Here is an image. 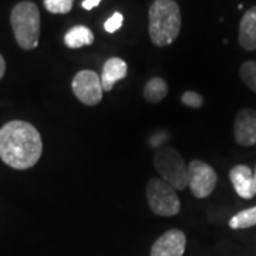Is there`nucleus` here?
<instances>
[{
  "instance_id": "1",
  "label": "nucleus",
  "mask_w": 256,
  "mask_h": 256,
  "mask_svg": "<svg viewBox=\"0 0 256 256\" xmlns=\"http://www.w3.org/2000/svg\"><path fill=\"white\" fill-rule=\"evenodd\" d=\"M43 152L42 136L28 121L13 120L0 128V158L14 170H28Z\"/></svg>"
},
{
  "instance_id": "2",
  "label": "nucleus",
  "mask_w": 256,
  "mask_h": 256,
  "mask_svg": "<svg viewBox=\"0 0 256 256\" xmlns=\"http://www.w3.org/2000/svg\"><path fill=\"white\" fill-rule=\"evenodd\" d=\"M181 12L175 0H156L150 8V37L158 47L172 44L181 32Z\"/></svg>"
},
{
  "instance_id": "3",
  "label": "nucleus",
  "mask_w": 256,
  "mask_h": 256,
  "mask_svg": "<svg viewBox=\"0 0 256 256\" xmlns=\"http://www.w3.org/2000/svg\"><path fill=\"white\" fill-rule=\"evenodd\" d=\"M10 24L18 44L23 50H34L40 38V12L33 2H20L10 14Z\"/></svg>"
},
{
  "instance_id": "4",
  "label": "nucleus",
  "mask_w": 256,
  "mask_h": 256,
  "mask_svg": "<svg viewBox=\"0 0 256 256\" xmlns=\"http://www.w3.org/2000/svg\"><path fill=\"white\" fill-rule=\"evenodd\" d=\"M154 166L161 180L170 184L175 191H184L188 186V165L174 148L158 150L154 156Z\"/></svg>"
},
{
  "instance_id": "5",
  "label": "nucleus",
  "mask_w": 256,
  "mask_h": 256,
  "mask_svg": "<svg viewBox=\"0 0 256 256\" xmlns=\"http://www.w3.org/2000/svg\"><path fill=\"white\" fill-rule=\"evenodd\" d=\"M146 201L158 216H174L181 210V202L174 188L161 178H151L146 184Z\"/></svg>"
},
{
  "instance_id": "6",
  "label": "nucleus",
  "mask_w": 256,
  "mask_h": 256,
  "mask_svg": "<svg viewBox=\"0 0 256 256\" xmlns=\"http://www.w3.org/2000/svg\"><path fill=\"white\" fill-rule=\"evenodd\" d=\"M216 172L210 164L194 160L188 165V186L195 198H206L216 186Z\"/></svg>"
},
{
  "instance_id": "7",
  "label": "nucleus",
  "mask_w": 256,
  "mask_h": 256,
  "mask_svg": "<svg viewBox=\"0 0 256 256\" xmlns=\"http://www.w3.org/2000/svg\"><path fill=\"white\" fill-rule=\"evenodd\" d=\"M74 96L86 106H97L102 100V86L98 74L92 70H82L74 76L72 82Z\"/></svg>"
},
{
  "instance_id": "8",
  "label": "nucleus",
  "mask_w": 256,
  "mask_h": 256,
  "mask_svg": "<svg viewBox=\"0 0 256 256\" xmlns=\"http://www.w3.org/2000/svg\"><path fill=\"white\" fill-rule=\"evenodd\" d=\"M185 246V234L180 229H170L154 242L151 256H184Z\"/></svg>"
},
{
  "instance_id": "9",
  "label": "nucleus",
  "mask_w": 256,
  "mask_h": 256,
  "mask_svg": "<svg viewBox=\"0 0 256 256\" xmlns=\"http://www.w3.org/2000/svg\"><path fill=\"white\" fill-rule=\"evenodd\" d=\"M234 136L239 146H252L256 144V110L244 108L238 112L234 124Z\"/></svg>"
},
{
  "instance_id": "10",
  "label": "nucleus",
  "mask_w": 256,
  "mask_h": 256,
  "mask_svg": "<svg viewBox=\"0 0 256 256\" xmlns=\"http://www.w3.org/2000/svg\"><path fill=\"white\" fill-rule=\"evenodd\" d=\"M230 182L234 185V190L236 191L240 198L252 200L256 196L255 182H254V171L246 165H236L229 172Z\"/></svg>"
},
{
  "instance_id": "11",
  "label": "nucleus",
  "mask_w": 256,
  "mask_h": 256,
  "mask_svg": "<svg viewBox=\"0 0 256 256\" xmlns=\"http://www.w3.org/2000/svg\"><path fill=\"white\" fill-rule=\"evenodd\" d=\"M127 63L120 57H111L102 66L101 86L104 92H111L112 87L122 78L127 77Z\"/></svg>"
},
{
  "instance_id": "12",
  "label": "nucleus",
  "mask_w": 256,
  "mask_h": 256,
  "mask_svg": "<svg viewBox=\"0 0 256 256\" xmlns=\"http://www.w3.org/2000/svg\"><path fill=\"white\" fill-rule=\"evenodd\" d=\"M239 44L245 50H256V6L250 8L239 23Z\"/></svg>"
},
{
  "instance_id": "13",
  "label": "nucleus",
  "mask_w": 256,
  "mask_h": 256,
  "mask_svg": "<svg viewBox=\"0 0 256 256\" xmlns=\"http://www.w3.org/2000/svg\"><path fill=\"white\" fill-rule=\"evenodd\" d=\"M94 42V34L86 26H74L64 36V43L68 48H80L84 46H90Z\"/></svg>"
},
{
  "instance_id": "14",
  "label": "nucleus",
  "mask_w": 256,
  "mask_h": 256,
  "mask_svg": "<svg viewBox=\"0 0 256 256\" xmlns=\"http://www.w3.org/2000/svg\"><path fill=\"white\" fill-rule=\"evenodd\" d=\"M168 94V86L166 82L161 77H154L150 82H146L144 87V98L151 104H156L162 101Z\"/></svg>"
},
{
  "instance_id": "15",
  "label": "nucleus",
  "mask_w": 256,
  "mask_h": 256,
  "mask_svg": "<svg viewBox=\"0 0 256 256\" xmlns=\"http://www.w3.org/2000/svg\"><path fill=\"white\" fill-rule=\"evenodd\" d=\"M229 226L232 229H245L256 226V205L234 215L229 220Z\"/></svg>"
},
{
  "instance_id": "16",
  "label": "nucleus",
  "mask_w": 256,
  "mask_h": 256,
  "mask_svg": "<svg viewBox=\"0 0 256 256\" xmlns=\"http://www.w3.org/2000/svg\"><path fill=\"white\" fill-rule=\"evenodd\" d=\"M239 74H240L242 82H245L252 92H256V62H246L242 64Z\"/></svg>"
},
{
  "instance_id": "17",
  "label": "nucleus",
  "mask_w": 256,
  "mask_h": 256,
  "mask_svg": "<svg viewBox=\"0 0 256 256\" xmlns=\"http://www.w3.org/2000/svg\"><path fill=\"white\" fill-rule=\"evenodd\" d=\"M47 12L53 14H66L73 9L74 0H43Z\"/></svg>"
},
{
  "instance_id": "18",
  "label": "nucleus",
  "mask_w": 256,
  "mask_h": 256,
  "mask_svg": "<svg viewBox=\"0 0 256 256\" xmlns=\"http://www.w3.org/2000/svg\"><path fill=\"white\" fill-rule=\"evenodd\" d=\"M181 101H182V104H185L186 107H191V108H201L202 104H204V98H202L201 94L195 92H184Z\"/></svg>"
},
{
  "instance_id": "19",
  "label": "nucleus",
  "mask_w": 256,
  "mask_h": 256,
  "mask_svg": "<svg viewBox=\"0 0 256 256\" xmlns=\"http://www.w3.org/2000/svg\"><path fill=\"white\" fill-rule=\"evenodd\" d=\"M122 22H124V18H122V14L118 13V12H116L112 16H111L106 23H104V28H106V32L107 33H116L117 30L121 28L122 26Z\"/></svg>"
},
{
  "instance_id": "20",
  "label": "nucleus",
  "mask_w": 256,
  "mask_h": 256,
  "mask_svg": "<svg viewBox=\"0 0 256 256\" xmlns=\"http://www.w3.org/2000/svg\"><path fill=\"white\" fill-rule=\"evenodd\" d=\"M100 3H101V0H84V2L82 3V9L92 10L94 8H97Z\"/></svg>"
},
{
  "instance_id": "21",
  "label": "nucleus",
  "mask_w": 256,
  "mask_h": 256,
  "mask_svg": "<svg viewBox=\"0 0 256 256\" xmlns=\"http://www.w3.org/2000/svg\"><path fill=\"white\" fill-rule=\"evenodd\" d=\"M4 72H6V62H4L3 56L0 54V80H2V77L4 76Z\"/></svg>"
},
{
  "instance_id": "22",
  "label": "nucleus",
  "mask_w": 256,
  "mask_h": 256,
  "mask_svg": "<svg viewBox=\"0 0 256 256\" xmlns=\"http://www.w3.org/2000/svg\"><path fill=\"white\" fill-rule=\"evenodd\" d=\"M254 182H255V194H256V168H255V171H254Z\"/></svg>"
}]
</instances>
